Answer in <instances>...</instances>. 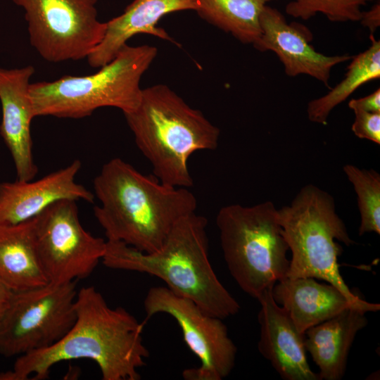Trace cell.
Returning a JSON list of instances; mask_svg holds the SVG:
<instances>
[{"label": "cell", "mask_w": 380, "mask_h": 380, "mask_svg": "<svg viewBox=\"0 0 380 380\" xmlns=\"http://www.w3.org/2000/svg\"><path fill=\"white\" fill-rule=\"evenodd\" d=\"M75 312L73 325L59 341L17 357L0 380H43L57 363L78 359L95 362L103 380H139V369L149 356L144 323L122 307L110 308L91 286L77 291Z\"/></svg>", "instance_id": "obj_1"}, {"label": "cell", "mask_w": 380, "mask_h": 380, "mask_svg": "<svg viewBox=\"0 0 380 380\" xmlns=\"http://www.w3.org/2000/svg\"><path fill=\"white\" fill-rule=\"evenodd\" d=\"M94 189L100 201L94 215L107 240L145 253L158 251L174 226L197 208L196 198L188 188L143 175L120 158L103 165Z\"/></svg>", "instance_id": "obj_2"}, {"label": "cell", "mask_w": 380, "mask_h": 380, "mask_svg": "<svg viewBox=\"0 0 380 380\" xmlns=\"http://www.w3.org/2000/svg\"><path fill=\"white\" fill-rule=\"evenodd\" d=\"M207 219L193 213L172 228L162 246L145 253L123 242L106 240L102 263L108 268L146 273L167 288L222 319L240 310L236 300L218 279L208 256Z\"/></svg>", "instance_id": "obj_3"}, {"label": "cell", "mask_w": 380, "mask_h": 380, "mask_svg": "<svg viewBox=\"0 0 380 380\" xmlns=\"http://www.w3.org/2000/svg\"><path fill=\"white\" fill-rule=\"evenodd\" d=\"M123 114L153 175L165 184L191 187L189 158L218 146L220 129L165 84L142 89L138 106Z\"/></svg>", "instance_id": "obj_4"}, {"label": "cell", "mask_w": 380, "mask_h": 380, "mask_svg": "<svg viewBox=\"0 0 380 380\" xmlns=\"http://www.w3.org/2000/svg\"><path fill=\"white\" fill-rule=\"evenodd\" d=\"M282 234L291 252L289 278L312 277L338 289L357 308L367 312L380 309L365 301L345 283L338 258L342 253L336 241L354 244L343 221L336 212L333 196L313 184L298 191L291 203L278 209Z\"/></svg>", "instance_id": "obj_5"}, {"label": "cell", "mask_w": 380, "mask_h": 380, "mask_svg": "<svg viewBox=\"0 0 380 380\" xmlns=\"http://www.w3.org/2000/svg\"><path fill=\"white\" fill-rule=\"evenodd\" d=\"M157 54L153 46L126 44L94 74L31 83L34 117L79 119L102 107L117 108L123 113L134 110L141 100L142 75Z\"/></svg>", "instance_id": "obj_6"}, {"label": "cell", "mask_w": 380, "mask_h": 380, "mask_svg": "<svg viewBox=\"0 0 380 380\" xmlns=\"http://www.w3.org/2000/svg\"><path fill=\"white\" fill-rule=\"evenodd\" d=\"M216 224L229 272L246 293L258 300L286 277L289 248L272 201L223 206Z\"/></svg>", "instance_id": "obj_7"}, {"label": "cell", "mask_w": 380, "mask_h": 380, "mask_svg": "<svg viewBox=\"0 0 380 380\" xmlns=\"http://www.w3.org/2000/svg\"><path fill=\"white\" fill-rule=\"evenodd\" d=\"M75 281L13 292L0 322V355L20 356L51 346L75 319Z\"/></svg>", "instance_id": "obj_8"}, {"label": "cell", "mask_w": 380, "mask_h": 380, "mask_svg": "<svg viewBox=\"0 0 380 380\" xmlns=\"http://www.w3.org/2000/svg\"><path fill=\"white\" fill-rule=\"evenodd\" d=\"M12 1L25 11L30 44L49 62L87 58L103 39L97 0Z\"/></svg>", "instance_id": "obj_9"}, {"label": "cell", "mask_w": 380, "mask_h": 380, "mask_svg": "<svg viewBox=\"0 0 380 380\" xmlns=\"http://www.w3.org/2000/svg\"><path fill=\"white\" fill-rule=\"evenodd\" d=\"M146 319L159 313L171 316L179 327L185 343L200 365L185 369L187 380H222L233 369L237 348L222 319L204 311L194 301L166 286L149 289L144 300Z\"/></svg>", "instance_id": "obj_10"}, {"label": "cell", "mask_w": 380, "mask_h": 380, "mask_svg": "<svg viewBox=\"0 0 380 380\" xmlns=\"http://www.w3.org/2000/svg\"><path fill=\"white\" fill-rule=\"evenodd\" d=\"M76 202L59 201L36 217L37 251L51 283L89 277L106 251V241L92 235L80 223Z\"/></svg>", "instance_id": "obj_11"}, {"label": "cell", "mask_w": 380, "mask_h": 380, "mask_svg": "<svg viewBox=\"0 0 380 380\" xmlns=\"http://www.w3.org/2000/svg\"><path fill=\"white\" fill-rule=\"evenodd\" d=\"M260 35L253 46L258 51H272L289 77L306 75L329 85L331 71L352 58L348 54L327 56L310 44L312 34L299 23H287L277 8L266 6L260 18Z\"/></svg>", "instance_id": "obj_12"}, {"label": "cell", "mask_w": 380, "mask_h": 380, "mask_svg": "<svg viewBox=\"0 0 380 380\" xmlns=\"http://www.w3.org/2000/svg\"><path fill=\"white\" fill-rule=\"evenodd\" d=\"M82 167L79 160L37 180L0 182V224L31 220L61 200L92 203L94 194L75 178Z\"/></svg>", "instance_id": "obj_13"}, {"label": "cell", "mask_w": 380, "mask_h": 380, "mask_svg": "<svg viewBox=\"0 0 380 380\" xmlns=\"http://www.w3.org/2000/svg\"><path fill=\"white\" fill-rule=\"evenodd\" d=\"M34 72L32 65L14 69L0 68V134L11 153L20 181L32 180L38 172L31 135V122L35 117L30 80Z\"/></svg>", "instance_id": "obj_14"}, {"label": "cell", "mask_w": 380, "mask_h": 380, "mask_svg": "<svg viewBox=\"0 0 380 380\" xmlns=\"http://www.w3.org/2000/svg\"><path fill=\"white\" fill-rule=\"evenodd\" d=\"M272 289L258 298L260 304L259 352L285 380L320 379L308 364L305 334L298 330L287 311L274 301Z\"/></svg>", "instance_id": "obj_15"}, {"label": "cell", "mask_w": 380, "mask_h": 380, "mask_svg": "<svg viewBox=\"0 0 380 380\" xmlns=\"http://www.w3.org/2000/svg\"><path fill=\"white\" fill-rule=\"evenodd\" d=\"M196 9V0H134L123 13L106 23L103 39L87 58L89 65L100 68L107 64L138 34H151L178 46L158 23L168 13Z\"/></svg>", "instance_id": "obj_16"}, {"label": "cell", "mask_w": 380, "mask_h": 380, "mask_svg": "<svg viewBox=\"0 0 380 380\" xmlns=\"http://www.w3.org/2000/svg\"><path fill=\"white\" fill-rule=\"evenodd\" d=\"M272 294L302 334L349 308H357L336 286L312 277H286L274 285Z\"/></svg>", "instance_id": "obj_17"}, {"label": "cell", "mask_w": 380, "mask_h": 380, "mask_svg": "<svg viewBox=\"0 0 380 380\" xmlns=\"http://www.w3.org/2000/svg\"><path fill=\"white\" fill-rule=\"evenodd\" d=\"M365 313L351 307L305 332V349L319 368L320 379L343 376L351 346L367 324Z\"/></svg>", "instance_id": "obj_18"}, {"label": "cell", "mask_w": 380, "mask_h": 380, "mask_svg": "<svg viewBox=\"0 0 380 380\" xmlns=\"http://www.w3.org/2000/svg\"><path fill=\"white\" fill-rule=\"evenodd\" d=\"M35 222L36 217L0 224V281L13 292L49 283L37 251Z\"/></svg>", "instance_id": "obj_19"}, {"label": "cell", "mask_w": 380, "mask_h": 380, "mask_svg": "<svg viewBox=\"0 0 380 380\" xmlns=\"http://www.w3.org/2000/svg\"><path fill=\"white\" fill-rule=\"evenodd\" d=\"M275 0H196L198 15L243 44H254L261 29L260 18Z\"/></svg>", "instance_id": "obj_20"}, {"label": "cell", "mask_w": 380, "mask_h": 380, "mask_svg": "<svg viewBox=\"0 0 380 380\" xmlns=\"http://www.w3.org/2000/svg\"><path fill=\"white\" fill-rule=\"evenodd\" d=\"M371 44L353 58L344 78L325 95L310 101L307 107L310 121L327 125L332 110L346 101L357 88L380 77V42L370 34Z\"/></svg>", "instance_id": "obj_21"}, {"label": "cell", "mask_w": 380, "mask_h": 380, "mask_svg": "<svg viewBox=\"0 0 380 380\" xmlns=\"http://www.w3.org/2000/svg\"><path fill=\"white\" fill-rule=\"evenodd\" d=\"M343 170L357 196L360 215L359 235L380 234V175L373 169H360L347 164Z\"/></svg>", "instance_id": "obj_22"}, {"label": "cell", "mask_w": 380, "mask_h": 380, "mask_svg": "<svg viewBox=\"0 0 380 380\" xmlns=\"http://www.w3.org/2000/svg\"><path fill=\"white\" fill-rule=\"evenodd\" d=\"M373 0H292L286 13L295 18L308 20L318 13L332 22H357L362 7Z\"/></svg>", "instance_id": "obj_23"}, {"label": "cell", "mask_w": 380, "mask_h": 380, "mask_svg": "<svg viewBox=\"0 0 380 380\" xmlns=\"http://www.w3.org/2000/svg\"><path fill=\"white\" fill-rule=\"evenodd\" d=\"M355 120L351 129L360 139L380 144V113H371L359 108L352 109Z\"/></svg>", "instance_id": "obj_24"}, {"label": "cell", "mask_w": 380, "mask_h": 380, "mask_svg": "<svg viewBox=\"0 0 380 380\" xmlns=\"http://www.w3.org/2000/svg\"><path fill=\"white\" fill-rule=\"evenodd\" d=\"M348 107L351 110L359 108L371 113H380V89L365 97L351 99Z\"/></svg>", "instance_id": "obj_25"}, {"label": "cell", "mask_w": 380, "mask_h": 380, "mask_svg": "<svg viewBox=\"0 0 380 380\" xmlns=\"http://www.w3.org/2000/svg\"><path fill=\"white\" fill-rule=\"evenodd\" d=\"M359 22L373 34L380 26V3H375L367 11H362Z\"/></svg>", "instance_id": "obj_26"}, {"label": "cell", "mask_w": 380, "mask_h": 380, "mask_svg": "<svg viewBox=\"0 0 380 380\" xmlns=\"http://www.w3.org/2000/svg\"><path fill=\"white\" fill-rule=\"evenodd\" d=\"M12 294L13 291L0 281V308L4 309L7 306Z\"/></svg>", "instance_id": "obj_27"}, {"label": "cell", "mask_w": 380, "mask_h": 380, "mask_svg": "<svg viewBox=\"0 0 380 380\" xmlns=\"http://www.w3.org/2000/svg\"><path fill=\"white\" fill-rule=\"evenodd\" d=\"M3 312H4V309L0 308V322H1V317H2Z\"/></svg>", "instance_id": "obj_28"}]
</instances>
